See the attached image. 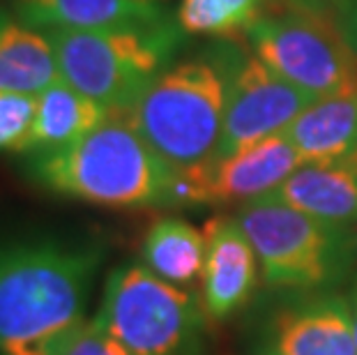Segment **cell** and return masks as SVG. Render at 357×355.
Wrapping results in <instances>:
<instances>
[{"label": "cell", "mask_w": 357, "mask_h": 355, "mask_svg": "<svg viewBox=\"0 0 357 355\" xmlns=\"http://www.w3.org/2000/svg\"><path fill=\"white\" fill-rule=\"evenodd\" d=\"M102 261L95 240L0 243V355H56L83 323Z\"/></svg>", "instance_id": "obj_1"}, {"label": "cell", "mask_w": 357, "mask_h": 355, "mask_svg": "<svg viewBox=\"0 0 357 355\" xmlns=\"http://www.w3.org/2000/svg\"><path fill=\"white\" fill-rule=\"evenodd\" d=\"M26 176L44 192L104 208H164L173 166L141 137L127 109H113L77 143L30 155Z\"/></svg>", "instance_id": "obj_2"}, {"label": "cell", "mask_w": 357, "mask_h": 355, "mask_svg": "<svg viewBox=\"0 0 357 355\" xmlns=\"http://www.w3.org/2000/svg\"><path fill=\"white\" fill-rule=\"evenodd\" d=\"M233 60L231 49L182 60L127 109L141 137L173 169L215 160Z\"/></svg>", "instance_id": "obj_3"}, {"label": "cell", "mask_w": 357, "mask_h": 355, "mask_svg": "<svg viewBox=\"0 0 357 355\" xmlns=\"http://www.w3.org/2000/svg\"><path fill=\"white\" fill-rule=\"evenodd\" d=\"M58 60L60 79L106 109H129L171 67L185 30L169 17L153 24L44 30Z\"/></svg>", "instance_id": "obj_4"}, {"label": "cell", "mask_w": 357, "mask_h": 355, "mask_svg": "<svg viewBox=\"0 0 357 355\" xmlns=\"http://www.w3.org/2000/svg\"><path fill=\"white\" fill-rule=\"evenodd\" d=\"M205 316L192 293L125 263L106 277L93 321L132 355H203Z\"/></svg>", "instance_id": "obj_5"}, {"label": "cell", "mask_w": 357, "mask_h": 355, "mask_svg": "<svg viewBox=\"0 0 357 355\" xmlns=\"http://www.w3.org/2000/svg\"><path fill=\"white\" fill-rule=\"evenodd\" d=\"M238 222L270 286L321 289L337 282L348 266V243L339 226L318 222L270 194L245 203Z\"/></svg>", "instance_id": "obj_6"}, {"label": "cell", "mask_w": 357, "mask_h": 355, "mask_svg": "<svg viewBox=\"0 0 357 355\" xmlns=\"http://www.w3.org/2000/svg\"><path fill=\"white\" fill-rule=\"evenodd\" d=\"M249 40L265 65L316 100L357 93V51L332 14L314 5L261 17Z\"/></svg>", "instance_id": "obj_7"}, {"label": "cell", "mask_w": 357, "mask_h": 355, "mask_svg": "<svg viewBox=\"0 0 357 355\" xmlns=\"http://www.w3.org/2000/svg\"><path fill=\"white\" fill-rule=\"evenodd\" d=\"M314 102V95L279 77L256 54H235L215 160H229L281 134Z\"/></svg>", "instance_id": "obj_8"}, {"label": "cell", "mask_w": 357, "mask_h": 355, "mask_svg": "<svg viewBox=\"0 0 357 355\" xmlns=\"http://www.w3.org/2000/svg\"><path fill=\"white\" fill-rule=\"evenodd\" d=\"M203 309L215 321L235 314L256 286V252L245 229L233 217H215L205 224Z\"/></svg>", "instance_id": "obj_9"}, {"label": "cell", "mask_w": 357, "mask_h": 355, "mask_svg": "<svg viewBox=\"0 0 357 355\" xmlns=\"http://www.w3.org/2000/svg\"><path fill=\"white\" fill-rule=\"evenodd\" d=\"M300 164L298 150L284 132L254 143L229 160H212V206H245L261 199L284 185Z\"/></svg>", "instance_id": "obj_10"}, {"label": "cell", "mask_w": 357, "mask_h": 355, "mask_svg": "<svg viewBox=\"0 0 357 355\" xmlns=\"http://www.w3.org/2000/svg\"><path fill=\"white\" fill-rule=\"evenodd\" d=\"M277 355H357L353 312L344 298L323 296L284 309L275 326Z\"/></svg>", "instance_id": "obj_11"}, {"label": "cell", "mask_w": 357, "mask_h": 355, "mask_svg": "<svg viewBox=\"0 0 357 355\" xmlns=\"http://www.w3.org/2000/svg\"><path fill=\"white\" fill-rule=\"evenodd\" d=\"M12 12L40 30H97L171 17V0H12Z\"/></svg>", "instance_id": "obj_12"}, {"label": "cell", "mask_w": 357, "mask_h": 355, "mask_svg": "<svg viewBox=\"0 0 357 355\" xmlns=\"http://www.w3.org/2000/svg\"><path fill=\"white\" fill-rule=\"evenodd\" d=\"M270 196L341 229L357 219V153L339 162L302 166Z\"/></svg>", "instance_id": "obj_13"}, {"label": "cell", "mask_w": 357, "mask_h": 355, "mask_svg": "<svg viewBox=\"0 0 357 355\" xmlns=\"http://www.w3.org/2000/svg\"><path fill=\"white\" fill-rule=\"evenodd\" d=\"M109 113L111 109L90 100L60 79L35 95L33 123L14 153L30 157L63 150L102 125Z\"/></svg>", "instance_id": "obj_14"}, {"label": "cell", "mask_w": 357, "mask_h": 355, "mask_svg": "<svg viewBox=\"0 0 357 355\" xmlns=\"http://www.w3.org/2000/svg\"><path fill=\"white\" fill-rule=\"evenodd\" d=\"M60 70L49 35L0 7V93L40 95Z\"/></svg>", "instance_id": "obj_15"}, {"label": "cell", "mask_w": 357, "mask_h": 355, "mask_svg": "<svg viewBox=\"0 0 357 355\" xmlns=\"http://www.w3.org/2000/svg\"><path fill=\"white\" fill-rule=\"evenodd\" d=\"M284 134L307 164L346 160L357 153V93L316 100Z\"/></svg>", "instance_id": "obj_16"}, {"label": "cell", "mask_w": 357, "mask_h": 355, "mask_svg": "<svg viewBox=\"0 0 357 355\" xmlns=\"http://www.w3.org/2000/svg\"><path fill=\"white\" fill-rule=\"evenodd\" d=\"M205 233L180 217H162L143 238V266L173 286L194 284L205 266Z\"/></svg>", "instance_id": "obj_17"}, {"label": "cell", "mask_w": 357, "mask_h": 355, "mask_svg": "<svg viewBox=\"0 0 357 355\" xmlns=\"http://www.w3.org/2000/svg\"><path fill=\"white\" fill-rule=\"evenodd\" d=\"M263 3L265 0H180L176 21L185 35L226 40L249 33L263 17Z\"/></svg>", "instance_id": "obj_18"}, {"label": "cell", "mask_w": 357, "mask_h": 355, "mask_svg": "<svg viewBox=\"0 0 357 355\" xmlns=\"http://www.w3.org/2000/svg\"><path fill=\"white\" fill-rule=\"evenodd\" d=\"M35 116V95L0 93V153L17 150Z\"/></svg>", "instance_id": "obj_19"}, {"label": "cell", "mask_w": 357, "mask_h": 355, "mask_svg": "<svg viewBox=\"0 0 357 355\" xmlns=\"http://www.w3.org/2000/svg\"><path fill=\"white\" fill-rule=\"evenodd\" d=\"M56 355H132L116 337H111L95 321H83L58 346Z\"/></svg>", "instance_id": "obj_20"}, {"label": "cell", "mask_w": 357, "mask_h": 355, "mask_svg": "<svg viewBox=\"0 0 357 355\" xmlns=\"http://www.w3.org/2000/svg\"><path fill=\"white\" fill-rule=\"evenodd\" d=\"M332 17L339 24L348 44L357 51V0H334Z\"/></svg>", "instance_id": "obj_21"}, {"label": "cell", "mask_w": 357, "mask_h": 355, "mask_svg": "<svg viewBox=\"0 0 357 355\" xmlns=\"http://www.w3.org/2000/svg\"><path fill=\"white\" fill-rule=\"evenodd\" d=\"M353 330H355V342H357V289H355V305H353Z\"/></svg>", "instance_id": "obj_22"}, {"label": "cell", "mask_w": 357, "mask_h": 355, "mask_svg": "<svg viewBox=\"0 0 357 355\" xmlns=\"http://www.w3.org/2000/svg\"><path fill=\"white\" fill-rule=\"evenodd\" d=\"M334 0H302V5H332Z\"/></svg>", "instance_id": "obj_23"}, {"label": "cell", "mask_w": 357, "mask_h": 355, "mask_svg": "<svg viewBox=\"0 0 357 355\" xmlns=\"http://www.w3.org/2000/svg\"><path fill=\"white\" fill-rule=\"evenodd\" d=\"M265 355H277V353H265Z\"/></svg>", "instance_id": "obj_24"}]
</instances>
